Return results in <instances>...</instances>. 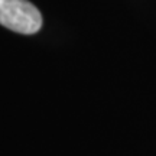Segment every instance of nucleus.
<instances>
[{
	"label": "nucleus",
	"mask_w": 156,
	"mask_h": 156,
	"mask_svg": "<svg viewBox=\"0 0 156 156\" xmlns=\"http://www.w3.org/2000/svg\"><path fill=\"white\" fill-rule=\"evenodd\" d=\"M0 25L22 35H34L42 28V15L28 0H0Z\"/></svg>",
	"instance_id": "obj_1"
}]
</instances>
